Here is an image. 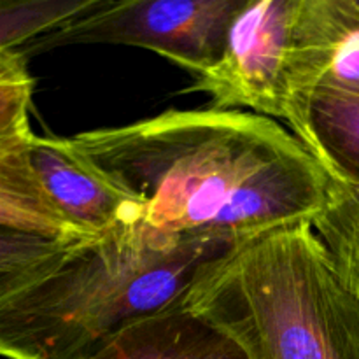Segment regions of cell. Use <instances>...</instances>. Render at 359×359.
<instances>
[{"mask_svg":"<svg viewBox=\"0 0 359 359\" xmlns=\"http://www.w3.org/2000/svg\"><path fill=\"white\" fill-rule=\"evenodd\" d=\"M142 207V223L175 238L241 244L311 223L328 174L276 119L221 109H168L69 137Z\"/></svg>","mask_w":359,"mask_h":359,"instance_id":"obj_1","label":"cell"},{"mask_svg":"<svg viewBox=\"0 0 359 359\" xmlns=\"http://www.w3.org/2000/svg\"><path fill=\"white\" fill-rule=\"evenodd\" d=\"M235 245L168 237L144 223L77 242L55 269L0 300V358L83 359L123 326L182 304Z\"/></svg>","mask_w":359,"mask_h":359,"instance_id":"obj_2","label":"cell"},{"mask_svg":"<svg viewBox=\"0 0 359 359\" xmlns=\"http://www.w3.org/2000/svg\"><path fill=\"white\" fill-rule=\"evenodd\" d=\"M182 305L231 337L249 359H359V300L311 223L235 245Z\"/></svg>","mask_w":359,"mask_h":359,"instance_id":"obj_3","label":"cell"},{"mask_svg":"<svg viewBox=\"0 0 359 359\" xmlns=\"http://www.w3.org/2000/svg\"><path fill=\"white\" fill-rule=\"evenodd\" d=\"M244 0H102L95 9L28 48L27 56L62 46L111 44L149 49L202 76L224 48Z\"/></svg>","mask_w":359,"mask_h":359,"instance_id":"obj_4","label":"cell"},{"mask_svg":"<svg viewBox=\"0 0 359 359\" xmlns=\"http://www.w3.org/2000/svg\"><path fill=\"white\" fill-rule=\"evenodd\" d=\"M297 7L298 0H244L219 58L186 91L207 93L212 109L286 121Z\"/></svg>","mask_w":359,"mask_h":359,"instance_id":"obj_5","label":"cell"},{"mask_svg":"<svg viewBox=\"0 0 359 359\" xmlns=\"http://www.w3.org/2000/svg\"><path fill=\"white\" fill-rule=\"evenodd\" d=\"M30 161L48 198L79 237H105L142 223L140 203L72 147L69 137L34 135Z\"/></svg>","mask_w":359,"mask_h":359,"instance_id":"obj_6","label":"cell"},{"mask_svg":"<svg viewBox=\"0 0 359 359\" xmlns=\"http://www.w3.org/2000/svg\"><path fill=\"white\" fill-rule=\"evenodd\" d=\"M319 84H359V0H298L287 119Z\"/></svg>","mask_w":359,"mask_h":359,"instance_id":"obj_7","label":"cell"},{"mask_svg":"<svg viewBox=\"0 0 359 359\" xmlns=\"http://www.w3.org/2000/svg\"><path fill=\"white\" fill-rule=\"evenodd\" d=\"M83 359H249L228 333L182 304L137 319Z\"/></svg>","mask_w":359,"mask_h":359,"instance_id":"obj_8","label":"cell"},{"mask_svg":"<svg viewBox=\"0 0 359 359\" xmlns=\"http://www.w3.org/2000/svg\"><path fill=\"white\" fill-rule=\"evenodd\" d=\"M287 125L328 174L359 182V84H319Z\"/></svg>","mask_w":359,"mask_h":359,"instance_id":"obj_9","label":"cell"},{"mask_svg":"<svg viewBox=\"0 0 359 359\" xmlns=\"http://www.w3.org/2000/svg\"><path fill=\"white\" fill-rule=\"evenodd\" d=\"M35 133L0 144V226L62 242L79 237L46 195L30 161Z\"/></svg>","mask_w":359,"mask_h":359,"instance_id":"obj_10","label":"cell"},{"mask_svg":"<svg viewBox=\"0 0 359 359\" xmlns=\"http://www.w3.org/2000/svg\"><path fill=\"white\" fill-rule=\"evenodd\" d=\"M311 226L344 286L359 300V182L328 174L325 198Z\"/></svg>","mask_w":359,"mask_h":359,"instance_id":"obj_11","label":"cell"},{"mask_svg":"<svg viewBox=\"0 0 359 359\" xmlns=\"http://www.w3.org/2000/svg\"><path fill=\"white\" fill-rule=\"evenodd\" d=\"M102 0H0V51L28 48L62 25L90 13Z\"/></svg>","mask_w":359,"mask_h":359,"instance_id":"obj_12","label":"cell"},{"mask_svg":"<svg viewBox=\"0 0 359 359\" xmlns=\"http://www.w3.org/2000/svg\"><path fill=\"white\" fill-rule=\"evenodd\" d=\"M76 244L0 226V300L55 269Z\"/></svg>","mask_w":359,"mask_h":359,"instance_id":"obj_13","label":"cell"},{"mask_svg":"<svg viewBox=\"0 0 359 359\" xmlns=\"http://www.w3.org/2000/svg\"><path fill=\"white\" fill-rule=\"evenodd\" d=\"M23 51H0V144L32 135L30 111L34 77Z\"/></svg>","mask_w":359,"mask_h":359,"instance_id":"obj_14","label":"cell"}]
</instances>
